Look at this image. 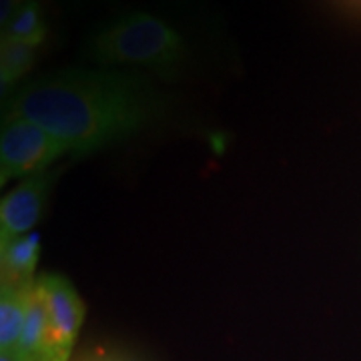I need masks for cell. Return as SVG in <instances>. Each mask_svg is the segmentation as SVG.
Masks as SVG:
<instances>
[{"label":"cell","mask_w":361,"mask_h":361,"mask_svg":"<svg viewBox=\"0 0 361 361\" xmlns=\"http://www.w3.org/2000/svg\"><path fill=\"white\" fill-rule=\"evenodd\" d=\"M35 287L49 313L54 343L68 360L85 319V303L80 301L75 287L61 275H42Z\"/></svg>","instance_id":"5"},{"label":"cell","mask_w":361,"mask_h":361,"mask_svg":"<svg viewBox=\"0 0 361 361\" xmlns=\"http://www.w3.org/2000/svg\"><path fill=\"white\" fill-rule=\"evenodd\" d=\"M23 0H0V26L8 25V20L13 18V14L16 13V8L20 6Z\"/></svg>","instance_id":"10"},{"label":"cell","mask_w":361,"mask_h":361,"mask_svg":"<svg viewBox=\"0 0 361 361\" xmlns=\"http://www.w3.org/2000/svg\"><path fill=\"white\" fill-rule=\"evenodd\" d=\"M71 155L66 145L37 123L4 116L0 133V183L26 179L49 171L61 157Z\"/></svg>","instance_id":"3"},{"label":"cell","mask_w":361,"mask_h":361,"mask_svg":"<svg viewBox=\"0 0 361 361\" xmlns=\"http://www.w3.org/2000/svg\"><path fill=\"white\" fill-rule=\"evenodd\" d=\"M82 56L90 66L175 82L185 77L193 63V49L167 18L135 8L97 26L82 44Z\"/></svg>","instance_id":"2"},{"label":"cell","mask_w":361,"mask_h":361,"mask_svg":"<svg viewBox=\"0 0 361 361\" xmlns=\"http://www.w3.org/2000/svg\"><path fill=\"white\" fill-rule=\"evenodd\" d=\"M40 47L20 42V40H0V89L6 97V90H13L23 78L32 71L37 63Z\"/></svg>","instance_id":"8"},{"label":"cell","mask_w":361,"mask_h":361,"mask_svg":"<svg viewBox=\"0 0 361 361\" xmlns=\"http://www.w3.org/2000/svg\"><path fill=\"white\" fill-rule=\"evenodd\" d=\"M47 35H49V25L39 0H23L13 18L8 20V25L2 28L4 39L20 40L35 47H40Z\"/></svg>","instance_id":"9"},{"label":"cell","mask_w":361,"mask_h":361,"mask_svg":"<svg viewBox=\"0 0 361 361\" xmlns=\"http://www.w3.org/2000/svg\"><path fill=\"white\" fill-rule=\"evenodd\" d=\"M35 293V283H2L0 291V349L14 355L25 327L28 307Z\"/></svg>","instance_id":"6"},{"label":"cell","mask_w":361,"mask_h":361,"mask_svg":"<svg viewBox=\"0 0 361 361\" xmlns=\"http://www.w3.org/2000/svg\"><path fill=\"white\" fill-rule=\"evenodd\" d=\"M0 361H16L13 357V355H8V353H2V355H0Z\"/></svg>","instance_id":"11"},{"label":"cell","mask_w":361,"mask_h":361,"mask_svg":"<svg viewBox=\"0 0 361 361\" xmlns=\"http://www.w3.org/2000/svg\"><path fill=\"white\" fill-rule=\"evenodd\" d=\"M54 175L42 171L23 179L0 203V245L32 233L44 211Z\"/></svg>","instance_id":"4"},{"label":"cell","mask_w":361,"mask_h":361,"mask_svg":"<svg viewBox=\"0 0 361 361\" xmlns=\"http://www.w3.org/2000/svg\"><path fill=\"white\" fill-rule=\"evenodd\" d=\"M40 255V235L37 231L23 235L11 243L0 245L2 283L32 285Z\"/></svg>","instance_id":"7"},{"label":"cell","mask_w":361,"mask_h":361,"mask_svg":"<svg viewBox=\"0 0 361 361\" xmlns=\"http://www.w3.org/2000/svg\"><path fill=\"white\" fill-rule=\"evenodd\" d=\"M167 115V97L157 80L139 73L68 66L44 73L11 94L4 116L37 123L87 155L149 130Z\"/></svg>","instance_id":"1"}]
</instances>
